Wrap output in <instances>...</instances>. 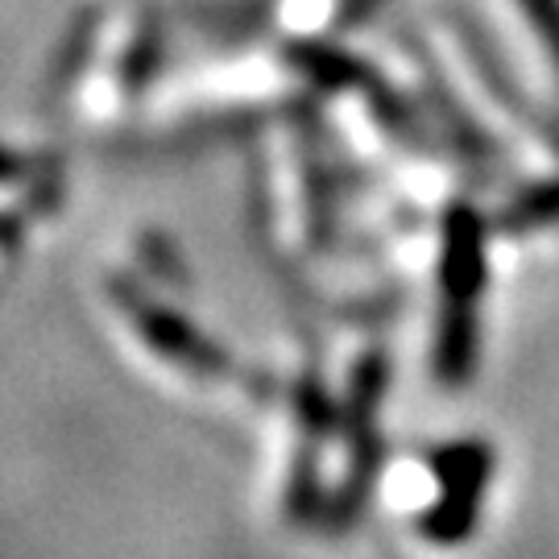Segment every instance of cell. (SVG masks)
<instances>
[{"label":"cell","instance_id":"1","mask_svg":"<svg viewBox=\"0 0 559 559\" xmlns=\"http://www.w3.org/2000/svg\"><path fill=\"white\" fill-rule=\"evenodd\" d=\"M493 456L485 443H452L436 456V477L443 498L423 514V535L436 543H460L477 526L480 489L489 480Z\"/></svg>","mask_w":559,"mask_h":559},{"label":"cell","instance_id":"2","mask_svg":"<svg viewBox=\"0 0 559 559\" xmlns=\"http://www.w3.org/2000/svg\"><path fill=\"white\" fill-rule=\"evenodd\" d=\"M133 316H138V328L145 332V340L158 353H166V360H179L182 369H191V373H224L228 369L221 348L212 340H203L200 332H191L187 320H179V316L150 307V302H138Z\"/></svg>","mask_w":559,"mask_h":559}]
</instances>
